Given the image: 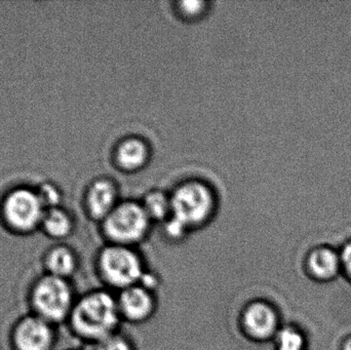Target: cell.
Returning a JSON list of instances; mask_svg holds the SVG:
<instances>
[{
	"mask_svg": "<svg viewBox=\"0 0 351 350\" xmlns=\"http://www.w3.org/2000/svg\"><path fill=\"white\" fill-rule=\"evenodd\" d=\"M121 321L117 297L99 289L77 297L66 324L76 338L95 345L119 332Z\"/></svg>",
	"mask_w": 351,
	"mask_h": 350,
	"instance_id": "obj_1",
	"label": "cell"
},
{
	"mask_svg": "<svg viewBox=\"0 0 351 350\" xmlns=\"http://www.w3.org/2000/svg\"><path fill=\"white\" fill-rule=\"evenodd\" d=\"M76 299L69 279L45 273L37 277L29 288L28 304L31 314L57 327L67 323Z\"/></svg>",
	"mask_w": 351,
	"mask_h": 350,
	"instance_id": "obj_2",
	"label": "cell"
},
{
	"mask_svg": "<svg viewBox=\"0 0 351 350\" xmlns=\"http://www.w3.org/2000/svg\"><path fill=\"white\" fill-rule=\"evenodd\" d=\"M96 268L109 289L121 292L138 285L145 275V263L133 247L109 244L97 255Z\"/></svg>",
	"mask_w": 351,
	"mask_h": 350,
	"instance_id": "obj_3",
	"label": "cell"
},
{
	"mask_svg": "<svg viewBox=\"0 0 351 350\" xmlns=\"http://www.w3.org/2000/svg\"><path fill=\"white\" fill-rule=\"evenodd\" d=\"M45 209L36 190L16 188L10 191L1 205V219L12 234L28 236L40 229Z\"/></svg>",
	"mask_w": 351,
	"mask_h": 350,
	"instance_id": "obj_4",
	"label": "cell"
},
{
	"mask_svg": "<svg viewBox=\"0 0 351 350\" xmlns=\"http://www.w3.org/2000/svg\"><path fill=\"white\" fill-rule=\"evenodd\" d=\"M150 221L143 205L125 203L103 221V232L109 244L134 248L147 236Z\"/></svg>",
	"mask_w": 351,
	"mask_h": 350,
	"instance_id": "obj_5",
	"label": "cell"
},
{
	"mask_svg": "<svg viewBox=\"0 0 351 350\" xmlns=\"http://www.w3.org/2000/svg\"><path fill=\"white\" fill-rule=\"evenodd\" d=\"M214 208L210 189L199 182H188L176 189L171 197V219L186 230L208 221Z\"/></svg>",
	"mask_w": 351,
	"mask_h": 350,
	"instance_id": "obj_6",
	"label": "cell"
},
{
	"mask_svg": "<svg viewBox=\"0 0 351 350\" xmlns=\"http://www.w3.org/2000/svg\"><path fill=\"white\" fill-rule=\"evenodd\" d=\"M57 326L29 314L19 318L10 331L12 350H53L58 341Z\"/></svg>",
	"mask_w": 351,
	"mask_h": 350,
	"instance_id": "obj_7",
	"label": "cell"
},
{
	"mask_svg": "<svg viewBox=\"0 0 351 350\" xmlns=\"http://www.w3.org/2000/svg\"><path fill=\"white\" fill-rule=\"evenodd\" d=\"M239 324L245 337L254 342L274 339L280 330V318L276 308L264 300H254L241 310Z\"/></svg>",
	"mask_w": 351,
	"mask_h": 350,
	"instance_id": "obj_8",
	"label": "cell"
},
{
	"mask_svg": "<svg viewBox=\"0 0 351 350\" xmlns=\"http://www.w3.org/2000/svg\"><path fill=\"white\" fill-rule=\"evenodd\" d=\"M121 320L131 324H143L154 316L156 310V299L154 291L138 285L132 286L117 296Z\"/></svg>",
	"mask_w": 351,
	"mask_h": 350,
	"instance_id": "obj_9",
	"label": "cell"
},
{
	"mask_svg": "<svg viewBox=\"0 0 351 350\" xmlns=\"http://www.w3.org/2000/svg\"><path fill=\"white\" fill-rule=\"evenodd\" d=\"M41 264L43 273L70 281L77 273L80 259L71 247L60 242L49 247L43 253Z\"/></svg>",
	"mask_w": 351,
	"mask_h": 350,
	"instance_id": "obj_10",
	"label": "cell"
},
{
	"mask_svg": "<svg viewBox=\"0 0 351 350\" xmlns=\"http://www.w3.org/2000/svg\"><path fill=\"white\" fill-rule=\"evenodd\" d=\"M115 188L108 180L93 183L86 195V209L90 217L104 221L115 209Z\"/></svg>",
	"mask_w": 351,
	"mask_h": 350,
	"instance_id": "obj_11",
	"label": "cell"
},
{
	"mask_svg": "<svg viewBox=\"0 0 351 350\" xmlns=\"http://www.w3.org/2000/svg\"><path fill=\"white\" fill-rule=\"evenodd\" d=\"M306 264L309 273L319 281L333 279L342 268L340 255L327 247H319L311 251Z\"/></svg>",
	"mask_w": 351,
	"mask_h": 350,
	"instance_id": "obj_12",
	"label": "cell"
},
{
	"mask_svg": "<svg viewBox=\"0 0 351 350\" xmlns=\"http://www.w3.org/2000/svg\"><path fill=\"white\" fill-rule=\"evenodd\" d=\"M40 229L51 240H63L73 232V219L65 210L60 207L53 208L45 211Z\"/></svg>",
	"mask_w": 351,
	"mask_h": 350,
	"instance_id": "obj_13",
	"label": "cell"
},
{
	"mask_svg": "<svg viewBox=\"0 0 351 350\" xmlns=\"http://www.w3.org/2000/svg\"><path fill=\"white\" fill-rule=\"evenodd\" d=\"M148 148L140 139H129L123 142L117 150V162L125 170H136L145 164Z\"/></svg>",
	"mask_w": 351,
	"mask_h": 350,
	"instance_id": "obj_14",
	"label": "cell"
},
{
	"mask_svg": "<svg viewBox=\"0 0 351 350\" xmlns=\"http://www.w3.org/2000/svg\"><path fill=\"white\" fill-rule=\"evenodd\" d=\"M274 340L276 350H305L306 347L304 335L293 326L280 328Z\"/></svg>",
	"mask_w": 351,
	"mask_h": 350,
	"instance_id": "obj_15",
	"label": "cell"
},
{
	"mask_svg": "<svg viewBox=\"0 0 351 350\" xmlns=\"http://www.w3.org/2000/svg\"><path fill=\"white\" fill-rule=\"evenodd\" d=\"M143 208L150 220H164L171 216V199L164 193L154 192L146 197Z\"/></svg>",
	"mask_w": 351,
	"mask_h": 350,
	"instance_id": "obj_16",
	"label": "cell"
},
{
	"mask_svg": "<svg viewBox=\"0 0 351 350\" xmlns=\"http://www.w3.org/2000/svg\"><path fill=\"white\" fill-rule=\"evenodd\" d=\"M93 350H135V347L127 336L117 332L93 345Z\"/></svg>",
	"mask_w": 351,
	"mask_h": 350,
	"instance_id": "obj_17",
	"label": "cell"
},
{
	"mask_svg": "<svg viewBox=\"0 0 351 350\" xmlns=\"http://www.w3.org/2000/svg\"><path fill=\"white\" fill-rule=\"evenodd\" d=\"M37 195L45 209L59 207L61 203V191L51 183H43L36 190Z\"/></svg>",
	"mask_w": 351,
	"mask_h": 350,
	"instance_id": "obj_18",
	"label": "cell"
},
{
	"mask_svg": "<svg viewBox=\"0 0 351 350\" xmlns=\"http://www.w3.org/2000/svg\"><path fill=\"white\" fill-rule=\"evenodd\" d=\"M204 5V2L200 1H185L182 2L181 8L184 14L188 16H195L202 12V6Z\"/></svg>",
	"mask_w": 351,
	"mask_h": 350,
	"instance_id": "obj_19",
	"label": "cell"
},
{
	"mask_svg": "<svg viewBox=\"0 0 351 350\" xmlns=\"http://www.w3.org/2000/svg\"><path fill=\"white\" fill-rule=\"evenodd\" d=\"M340 258H341L342 268L351 277V242L343 247L341 254H340Z\"/></svg>",
	"mask_w": 351,
	"mask_h": 350,
	"instance_id": "obj_20",
	"label": "cell"
},
{
	"mask_svg": "<svg viewBox=\"0 0 351 350\" xmlns=\"http://www.w3.org/2000/svg\"><path fill=\"white\" fill-rule=\"evenodd\" d=\"M342 350H351V336L346 339V342L342 345Z\"/></svg>",
	"mask_w": 351,
	"mask_h": 350,
	"instance_id": "obj_21",
	"label": "cell"
}]
</instances>
